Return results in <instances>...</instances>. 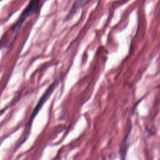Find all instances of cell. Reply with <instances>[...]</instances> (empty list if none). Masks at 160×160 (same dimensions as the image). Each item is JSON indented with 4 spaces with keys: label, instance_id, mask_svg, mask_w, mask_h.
Wrapping results in <instances>:
<instances>
[{
    "label": "cell",
    "instance_id": "1",
    "mask_svg": "<svg viewBox=\"0 0 160 160\" xmlns=\"http://www.w3.org/2000/svg\"><path fill=\"white\" fill-rule=\"evenodd\" d=\"M41 0H31L30 2L29 3L27 8L25 9V10L23 11L22 14L20 16L19 19H18V22L15 24V25L13 27V30L14 31V32L18 31L21 26H22L23 22L25 21V19L30 16L33 12L36 10V9L38 8V6L39 3Z\"/></svg>",
    "mask_w": 160,
    "mask_h": 160
},
{
    "label": "cell",
    "instance_id": "2",
    "mask_svg": "<svg viewBox=\"0 0 160 160\" xmlns=\"http://www.w3.org/2000/svg\"><path fill=\"white\" fill-rule=\"evenodd\" d=\"M58 82H59V80H58V79H57L56 81L53 82L50 85V86L48 88V89L46 91V92L44 93V94L42 95V96L41 97V98L40 100L39 101V102H38L37 106H36V108H35L34 109V111H33V112H32V116H31V119H30V122H29V126H30V124H31L32 120V119H34V118L36 116V114L39 112V111L40 110V109H41V106H42V105L44 103V102L46 101V99L49 97V96L51 94V93L52 92V91H53L54 89H55V88H56V85L58 84Z\"/></svg>",
    "mask_w": 160,
    "mask_h": 160
}]
</instances>
